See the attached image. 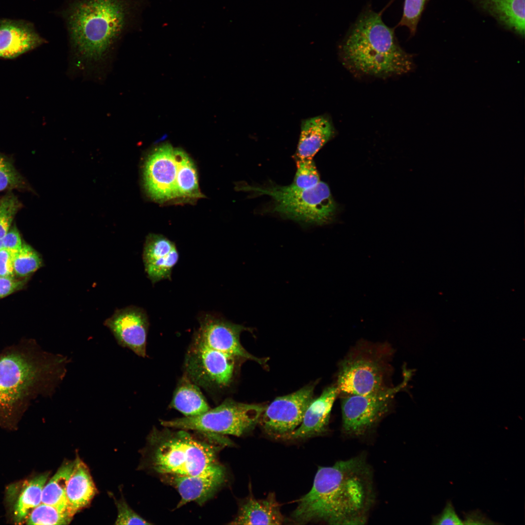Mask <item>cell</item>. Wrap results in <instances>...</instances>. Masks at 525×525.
<instances>
[{"label": "cell", "mask_w": 525, "mask_h": 525, "mask_svg": "<svg viewBox=\"0 0 525 525\" xmlns=\"http://www.w3.org/2000/svg\"><path fill=\"white\" fill-rule=\"evenodd\" d=\"M343 61L351 70L379 77L407 73L411 55L400 46L393 29L368 6L359 15L340 46Z\"/></svg>", "instance_id": "5"}, {"label": "cell", "mask_w": 525, "mask_h": 525, "mask_svg": "<svg viewBox=\"0 0 525 525\" xmlns=\"http://www.w3.org/2000/svg\"><path fill=\"white\" fill-rule=\"evenodd\" d=\"M225 468L221 466L213 470L194 475L166 474L164 481L174 487L180 495L177 508L194 501L201 505L211 498L224 483Z\"/></svg>", "instance_id": "14"}, {"label": "cell", "mask_w": 525, "mask_h": 525, "mask_svg": "<svg viewBox=\"0 0 525 525\" xmlns=\"http://www.w3.org/2000/svg\"><path fill=\"white\" fill-rule=\"evenodd\" d=\"M199 326L188 348L184 375L206 390L218 392L232 383L239 360H250L264 365L242 346L241 332L248 329L211 314L199 319Z\"/></svg>", "instance_id": "4"}, {"label": "cell", "mask_w": 525, "mask_h": 525, "mask_svg": "<svg viewBox=\"0 0 525 525\" xmlns=\"http://www.w3.org/2000/svg\"><path fill=\"white\" fill-rule=\"evenodd\" d=\"M3 248L2 238H0V250Z\"/></svg>", "instance_id": "38"}, {"label": "cell", "mask_w": 525, "mask_h": 525, "mask_svg": "<svg viewBox=\"0 0 525 525\" xmlns=\"http://www.w3.org/2000/svg\"><path fill=\"white\" fill-rule=\"evenodd\" d=\"M19 208V202L14 195H7L0 200V238L8 231Z\"/></svg>", "instance_id": "30"}, {"label": "cell", "mask_w": 525, "mask_h": 525, "mask_svg": "<svg viewBox=\"0 0 525 525\" xmlns=\"http://www.w3.org/2000/svg\"><path fill=\"white\" fill-rule=\"evenodd\" d=\"M69 361L43 350L33 339L6 348L0 355V423L15 420L32 401L53 393Z\"/></svg>", "instance_id": "3"}, {"label": "cell", "mask_w": 525, "mask_h": 525, "mask_svg": "<svg viewBox=\"0 0 525 525\" xmlns=\"http://www.w3.org/2000/svg\"><path fill=\"white\" fill-rule=\"evenodd\" d=\"M115 503L118 512L116 525L151 524L131 509L123 498L116 500Z\"/></svg>", "instance_id": "31"}, {"label": "cell", "mask_w": 525, "mask_h": 525, "mask_svg": "<svg viewBox=\"0 0 525 525\" xmlns=\"http://www.w3.org/2000/svg\"><path fill=\"white\" fill-rule=\"evenodd\" d=\"M2 241L3 248L15 255L21 249L23 244L19 231L15 226L10 228L2 238Z\"/></svg>", "instance_id": "34"}, {"label": "cell", "mask_w": 525, "mask_h": 525, "mask_svg": "<svg viewBox=\"0 0 525 525\" xmlns=\"http://www.w3.org/2000/svg\"><path fill=\"white\" fill-rule=\"evenodd\" d=\"M20 183V178L15 168L0 156V191L16 187Z\"/></svg>", "instance_id": "32"}, {"label": "cell", "mask_w": 525, "mask_h": 525, "mask_svg": "<svg viewBox=\"0 0 525 525\" xmlns=\"http://www.w3.org/2000/svg\"><path fill=\"white\" fill-rule=\"evenodd\" d=\"M155 429L148 438L147 462L163 475H194L222 465L217 460L220 446L196 438L187 430Z\"/></svg>", "instance_id": "6"}, {"label": "cell", "mask_w": 525, "mask_h": 525, "mask_svg": "<svg viewBox=\"0 0 525 525\" xmlns=\"http://www.w3.org/2000/svg\"><path fill=\"white\" fill-rule=\"evenodd\" d=\"M170 406L185 417L199 415L210 408L199 386L185 375L175 388Z\"/></svg>", "instance_id": "22"}, {"label": "cell", "mask_w": 525, "mask_h": 525, "mask_svg": "<svg viewBox=\"0 0 525 525\" xmlns=\"http://www.w3.org/2000/svg\"><path fill=\"white\" fill-rule=\"evenodd\" d=\"M42 265V260L32 247L23 243L22 247L15 255L13 266L15 274L24 277L36 271Z\"/></svg>", "instance_id": "27"}, {"label": "cell", "mask_w": 525, "mask_h": 525, "mask_svg": "<svg viewBox=\"0 0 525 525\" xmlns=\"http://www.w3.org/2000/svg\"><path fill=\"white\" fill-rule=\"evenodd\" d=\"M23 284V281L16 280L14 277L0 276V298L19 290Z\"/></svg>", "instance_id": "36"}, {"label": "cell", "mask_w": 525, "mask_h": 525, "mask_svg": "<svg viewBox=\"0 0 525 525\" xmlns=\"http://www.w3.org/2000/svg\"><path fill=\"white\" fill-rule=\"evenodd\" d=\"M404 373L399 385L385 390L368 395H341L343 432L347 435L360 437L375 428L390 411L395 396L406 386L413 371Z\"/></svg>", "instance_id": "10"}, {"label": "cell", "mask_w": 525, "mask_h": 525, "mask_svg": "<svg viewBox=\"0 0 525 525\" xmlns=\"http://www.w3.org/2000/svg\"><path fill=\"white\" fill-rule=\"evenodd\" d=\"M74 465V461L65 460L55 473L44 487L42 503L53 506L62 511H70L66 498L67 484Z\"/></svg>", "instance_id": "23"}, {"label": "cell", "mask_w": 525, "mask_h": 525, "mask_svg": "<svg viewBox=\"0 0 525 525\" xmlns=\"http://www.w3.org/2000/svg\"><path fill=\"white\" fill-rule=\"evenodd\" d=\"M393 354L385 343H357L340 363L335 384L339 394L368 395L392 386L388 383Z\"/></svg>", "instance_id": "7"}, {"label": "cell", "mask_w": 525, "mask_h": 525, "mask_svg": "<svg viewBox=\"0 0 525 525\" xmlns=\"http://www.w3.org/2000/svg\"><path fill=\"white\" fill-rule=\"evenodd\" d=\"M97 492L87 465L76 455L66 488L69 508L74 515L87 507Z\"/></svg>", "instance_id": "21"}, {"label": "cell", "mask_w": 525, "mask_h": 525, "mask_svg": "<svg viewBox=\"0 0 525 525\" xmlns=\"http://www.w3.org/2000/svg\"><path fill=\"white\" fill-rule=\"evenodd\" d=\"M372 473L362 455L320 467L292 514L298 524L362 525L373 502Z\"/></svg>", "instance_id": "1"}, {"label": "cell", "mask_w": 525, "mask_h": 525, "mask_svg": "<svg viewBox=\"0 0 525 525\" xmlns=\"http://www.w3.org/2000/svg\"><path fill=\"white\" fill-rule=\"evenodd\" d=\"M430 0H404L403 13L398 26L407 27L414 35L425 6Z\"/></svg>", "instance_id": "29"}, {"label": "cell", "mask_w": 525, "mask_h": 525, "mask_svg": "<svg viewBox=\"0 0 525 525\" xmlns=\"http://www.w3.org/2000/svg\"><path fill=\"white\" fill-rule=\"evenodd\" d=\"M179 168L177 181V199L194 200L204 197L193 161L182 149H178Z\"/></svg>", "instance_id": "25"}, {"label": "cell", "mask_w": 525, "mask_h": 525, "mask_svg": "<svg viewBox=\"0 0 525 525\" xmlns=\"http://www.w3.org/2000/svg\"><path fill=\"white\" fill-rule=\"evenodd\" d=\"M49 473L37 475L26 482L13 507V517L16 523L26 519L31 511L42 503V491Z\"/></svg>", "instance_id": "24"}, {"label": "cell", "mask_w": 525, "mask_h": 525, "mask_svg": "<svg viewBox=\"0 0 525 525\" xmlns=\"http://www.w3.org/2000/svg\"><path fill=\"white\" fill-rule=\"evenodd\" d=\"M432 525H463L451 501L447 502L441 512L432 517Z\"/></svg>", "instance_id": "33"}, {"label": "cell", "mask_w": 525, "mask_h": 525, "mask_svg": "<svg viewBox=\"0 0 525 525\" xmlns=\"http://www.w3.org/2000/svg\"><path fill=\"white\" fill-rule=\"evenodd\" d=\"M145 271L153 284L171 279L173 267L179 254L175 245L160 234L151 233L146 237L143 251Z\"/></svg>", "instance_id": "16"}, {"label": "cell", "mask_w": 525, "mask_h": 525, "mask_svg": "<svg viewBox=\"0 0 525 525\" xmlns=\"http://www.w3.org/2000/svg\"><path fill=\"white\" fill-rule=\"evenodd\" d=\"M285 522L274 493L263 499L251 494L242 501L232 525H281Z\"/></svg>", "instance_id": "19"}, {"label": "cell", "mask_w": 525, "mask_h": 525, "mask_svg": "<svg viewBox=\"0 0 525 525\" xmlns=\"http://www.w3.org/2000/svg\"><path fill=\"white\" fill-rule=\"evenodd\" d=\"M463 523L466 525L495 524L479 510L471 511L464 514Z\"/></svg>", "instance_id": "37"}, {"label": "cell", "mask_w": 525, "mask_h": 525, "mask_svg": "<svg viewBox=\"0 0 525 525\" xmlns=\"http://www.w3.org/2000/svg\"><path fill=\"white\" fill-rule=\"evenodd\" d=\"M47 42L26 20L0 18V59H14Z\"/></svg>", "instance_id": "15"}, {"label": "cell", "mask_w": 525, "mask_h": 525, "mask_svg": "<svg viewBox=\"0 0 525 525\" xmlns=\"http://www.w3.org/2000/svg\"><path fill=\"white\" fill-rule=\"evenodd\" d=\"M117 343L139 356H146L149 321L146 312L134 306L117 309L104 322Z\"/></svg>", "instance_id": "13"}, {"label": "cell", "mask_w": 525, "mask_h": 525, "mask_svg": "<svg viewBox=\"0 0 525 525\" xmlns=\"http://www.w3.org/2000/svg\"><path fill=\"white\" fill-rule=\"evenodd\" d=\"M240 190L272 199L269 211L304 224L322 225L330 222L336 205L328 185L320 181L314 188L303 189L292 184L280 186L272 183L263 186L243 185Z\"/></svg>", "instance_id": "8"}, {"label": "cell", "mask_w": 525, "mask_h": 525, "mask_svg": "<svg viewBox=\"0 0 525 525\" xmlns=\"http://www.w3.org/2000/svg\"><path fill=\"white\" fill-rule=\"evenodd\" d=\"M300 128L296 154L299 159H312L334 133L330 117L324 115L302 120Z\"/></svg>", "instance_id": "20"}, {"label": "cell", "mask_w": 525, "mask_h": 525, "mask_svg": "<svg viewBox=\"0 0 525 525\" xmlns=\"http://www.w3.org/2000/svg\"><path fill=\"white\" fill-rule=\"evenodd\" d=\"M266 406L227 399L217 406L200 415L161 420L160 423L167 428L239 437L255 427Z\"/></svg>", "instance_id": "9"}, {"label": "cell", "mask_w": 525, "mask_h": 525, "mask_svg": "<svg viewBox=\"0 0 525 525\" xmlns=\"http://www.w3.org/2000/svg\"><path fill=\"white\" fill-rule=\"evenodd\" d=\"M178 149L163 143L156 147L146 159L144 186L148 194L156 201L177 199Z\"/></svg>", "instance_id": "11"}, {"label": "cell", "mask_w": 525, "mask_h": 525, "mask_svg": "<svg viewBox=\"0 0 525 525\" xmlns=\"http://www.w3.org/2000/svg\"><path fill=\"white\" fill-rule=\"evenodd\" d=\"M521 38L525 35V0H468Z\"/></svg>", "instance_id": "18"}, {"label": "cell", "mask_w": 525, "mask_h": 525, "mask_svg": "<svg viewBox=\"0 0 525 525\" xmlns=\"http://www.w3.org/2000/svg\"><path fill=\"white\" fill-rule=\"evenodd\" d=\"M315 385H306L295 392L276 398L266 406L260 421L265 431L276 437L288 436L301 423L313 399Z\"/></svg>", "instance_id": "12"}, {"label": "cell", "mask_w": 525, "mask_h": 525, "mask_svg": "<svg viewBox=\"0 0 525 525\" xmlns=\"http://www.w3.org/2000/svg\"><path fill=\"white\" fill-rule=\"evenodd\" d=\"M296 163L297 171L292 184L303 189L316 186L320 182L319 175L313 159H296Z\"/></svg>", "instance_id": "28"}, {"label": "cell", "mask_w": 525, "mask_h": 525, "mask_svg": "<svg viewBox=\"0 0 525 525\" xmlns=\"http://www.w3.org/2000/svg\"><path fill=\"white\" fill-rule=\"evenodd\" d=\"M339 395L335 385L325 388L318 397L313 399L304 413L299 426L288 436L292 439H302L326 432L333 404Z\"/></svg>", "instance_id": "17"}, {"label": "cell", "mask_w": 525, "mask_h": 525, "mask_svg": "<svg viewBox=\"0 0 525 525\" xmlns=\"http://www.w3.org/2000/svg\"><path fill=\"white\" fill-rule=\"evenodd\" d=\"M15 255L2 248L0 250V276L14 277L13 261Z\"/></svg>", "instance_id": "35"}, {"label": "cell", "mask_w": 525, "mask_h": 525, "mask_svg": "<svg viewBox=\"0 0 525 525\" xmlns=\"http://www.w3.org/2000/svg\"><path fill=\"white\" fill-rule=\"evenodd\" d=\"M73 517L53 506L41 503L31 511L26 521L28 525H68Z\"/></svg>", "instance_id": "26"}, {"label": "cell", "mask_w": 525, "mask_h": 525, "mask_svg": "<svg viewBox=\"0 0 525 525\" xmlns=\"http://www.w3.org/2000/svg\"><path fill=\"white\" fill-rule=\"evenodd\" d=\"M141 2L66 0L58 15L65 22L74 62L89 69L108 59L122 37L137 25Z\"/></svg>", "instance_id": "2"}]
</instances>
